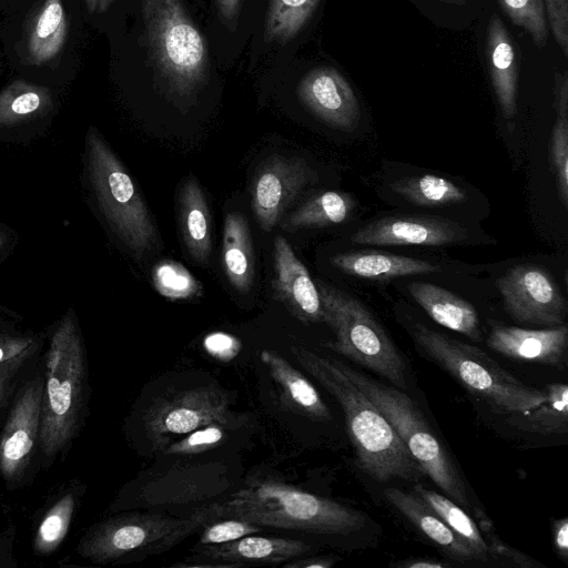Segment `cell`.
<instances>
[{
  "instance_id": "f35d334b",
  "label": "cell",
  "mask_w": 568,
  "mask_h": 568,
  "mask_svg": "<svg viewBox=\"0 0 568 568\" xmlns=\"http://www.w3.org/2000/svg\"><path fill=\"white\" fill-rule=\"evenodd\" d=\"M263 527L236 519V518H222L212 520L204 525L201 534L199 545H216L236 540L241 537L260 532Z\"/></svg>"
},
{
  "instance_id": "7dc6e473",
  "label": "cell",
  "mask_w": 568,
  "mask_h": 568,
  "mask_svg": "<svg viewBox=\"0 0 568 568\" xmlns=\"http://www.w3.org/2000/svg\"><path fill=\"white\" fill-rule=\"evenodd\" d=\"M334 564L335 559L331 557H297L283 564V566L285 568H329Z\"/></svg>"
},
{
  "instance_id": "bcb514c9",
  "label": "cell",
  "mask_w": 568,
  "mask_h": 568,
  "mask_svg": "<svg viewBox=\"0 0 568 568\" xmlns=\"http://www.w3.org/2000/svg\"><path fill=\"white\" fill-rule=\"evenodd\" d=\"M19 241V234L0 222V265L11 255Z\"/></svg>"
},
{
  "instance_id": "681fc988",
  "label": "cell",
  "mask_w": 568,
  "mask_h": 568,
  "mask_svg": "<svg viewBox=\"0 0 568 568\" xmlns=\"http://www.w3.org/2000/svg\"><path fill=\"white\" fill-rule=\"evenodd\" d=\"M400 568H443L446 565L442 561L434 559H409L398 562L397 565Z\"/></svg>"
},
{
  "instance_id": "d590c367",
  "label": "cell",
  "mask_w": 568,
  "mask_h": 568,
  "mask_svg": "<svg viewBox=\"0 0 568 568\" xmlns=\"http://www.w3.org/2000/svg\"><path fill=\"white\" fill-rule=\"evenodd\" d=\"M155 290L171 301L190 300L202 294V284L180 263L161 261L152 270Z\"/></svg>"
},
{
  "instance_id": "6da1fadb",
  "label": "cell",
  "mask_w": 568,
  "mask_h": 568,
  "mask_svg": "<svg viewBox=\"0 0 568 568\" xmlns=\"http://www.w3.org/2000/svg\"><path fill=\"white\" fill-rule=\"evenodd\" d=\"M40 424L41 469L63 459L79 437L90 398L85 345L70 306L45 332Z\"/></svg>"
},
{
  "instance_id": "83f0119b",
  "label": "cell",
  "mask_w": 568,
  "mask_h": 568,
  "mask_svg": "<svg viewBox=\"0 0 568 568\" xmlns=\"http://www.w3.org/2000/svg\"><path fill=\"white\" fill-rule=\"evenodd\" d=\"M67 30L62 0H44L30 27L27 43L29 61L41 65L55 58L64 45Z\"/></svg>"
},
{
  "instance_id": "7402d4cb",
  "label": "cell",
  "mask_w": 568,
  "mask_h": 568,
  "mask_svg": "<svg viewBox=\"0 0 568 568\" xmlns=\"http://www.w3.org/2000/svg\"><path fill=\"white\" fill-rule=\"evenodd\" d=\"M386 499L433 542L459 561L477 559L474 551L414 493L387 488Z\"/></svg>"
},
{
  "instance_id": "4316f807",
  "label": "cell",
  "mask_w": 568,
  "mask_h": 568,
  "mask_svg": "<svg viewBox=\"0 0 568 568\" xmlns=\"http://www.w3.org/2000/svg\"><path fill=\"white\" fill-rule=\"evenodd\" d=\"M182 237L189 254L205 263L212 252L210 212L201 185L193 176L184 182L179 195Z\"/></svg>"
},
{
  "instance_id": "8d00e7d4",
  "label": "cell",
  "mask_w": 568,
  "mask_h": 568,
  "mask_svg": "<svg viewBox=\"0 0 568 568\" xmlns=\"http://www.w3.org/2000/svg\"><path fill=\"white\" fill-rule=\"evenodd\" d=\"M499 4L516 27L526 30L534 43L545 48L548 41V24L542 0H498Z\"/></svg>"
},
{
  "instance_id": "3957f363",
  "label": "cell",
  "mask_w": 568,
  "mask_h": 568,
  "mask_svg": "<svg viewBox=\"0 0 568 568\" xmlns=\"http://www.w3.org/2000/svg\"><path fill=\"white\" fill-rule=\"evenodd\" d=\"M203 509L210 521L236 518L261 527L325 535H348L367 523L362 511L273 479L252 481Z\"/></svg>"
},
{
  "instance_id": "60d3db41",
  "label": "cell",
  "mask_w": 568,
  "mask_h": 568,
  "mask_svg": "<svg viewBox=\"0 0 568 568\" xmlns=\"http://www.w3.org/2000/svg\"><path fill=\"white\" fill-rule=\"evenodd\" d=\"M552 37L565 57L568 54V0H542Z\"/></svg>"
},
{
  "instance_id": "e575fe53",
  "label": "cell",
  "mask_w": 568,
  "mask_h": 568,
  "mask_svg": "<svg viewBox=\"0 0 568 568\" xmlns=\"http://www.w3.org/2000/svg\"><path fill=\"white\" fill-rule=\"evenodd\" d=\"M21 320L0 304V364L45 345V333L21 327Z\"/></svg>"
},
{
  "instance_id": "d6a6232c",
  "label": "cell",
  "mask_w": 568,
  "mask_h": 568,
  "mask_svg": "<svg viewBox=\"0 0 568 568\" xmlns=\"http://www.w3.org/2000/svg\"><path fill=\"white\" fill-rule=\"evenodd\" d=\"M556 121L550 135L549 155L559 200L568 206V75L555 72Z\"/></svg>"
},
{
  "instance_id": "4dcf8cb0",
  "label": "cell",
  "mask_w": 568,
  "mask_h": 568,
  "mask_svg": "<svg viewBox=\"0 0 568 568\" xmlns=\"http://www.w3.org/2000/svg\"><path fill=\"white\" fill-rule=\"evenodd\" d=\"M390 190L417 206H445L468 200L464 189L450 180L433 174L403 178L389 185Z\"/></svg>"
},
{
  "instance_id": "f546056e",
  "label": "cell",
  "mask_w": 568,
  "mask_h": 568,
  "mask_svg": "<svg viewBox=\"0 0 568 568\" xmlns=\"http://www.w3.org/2000/svg\"><path fill=\"white\" fill-rule=\"evenodd\" d=\"M354 197L339 191H326L313 196L293 211L282 223L285 231L324 227L345 222L353 213Z\"/></svg>"
},
{
  "instance_id": "836d02e7",
  "label": "cell",
  "mask_w": 568,
  "mask_h": 568,
  "mask_svg": "<svg viewBox=\"0 0 568 568\" xmlns=\"http://www.w3.org/2000/svg\"><path fill=\"white\" fill-rule=\"evenodd\" d=\"M321 0H272L266 37L285 42L294 38L307 23Z\"/></svg>"
},
{
  "instance_id": "ab89813d",
  "label": "cell",
  "mask_w": 568,
  "mask_h": 568,
  "mask_svg": "<svg viewBox=\"0 0 568 568\" xmlns=\"http://www.w3.org/2000/svg\"><path fill=\"white\" fill-rule=\"evenodd\" d=\"M221 424H211L197 428L181 440L168 446L165 455H193L200 454L217 446L224 438Z\"/></svg>"
},
{
  "instance_id": "b9f144b4",
  "label": "cell",
  "mask_w": 568,
  "mask_h": 568,
  "mask_svg": "<svg viewBox=\"0 0 568 568\" xmlns=\"http://www.w3.org/2000/svg\"><path fill=\"white\" fill-rule=\"evenodd\" d=\"M480 526L489 538V554L491 552L494 555L504 556L523 567H531L534 565V561L526 555L503 542V540L495 534L491 523L488 519L481 518Z\"/></svg>"
},
{
  "instance_id": "ffe728a7",
  "label": "cell",
  "mask_w": 568,
  "mask_h": 568,
  "mask_svg": "<svg viewBox=\"0 0 568 568\" xmlns=\"http://www.w3.org/2000/svg\"><path fill=\"white\" fill-rule=\"evenodd\" d=\"M85 490V484L73 478L49 498L33 534L32 548L36 555L50 556L63 544Z\"/></svg>"
},
{
  "instance_id": "7a4b0ae2",
  "label": "cell",
  "mask_w": 568,
  "mask_h": 568,
  "mask_svg": "<svg viewBox=\"0 0 568 568\" xmlns=\"http://www.w3.org/2000/svg\"><path fill=\"white\" fill-rule=\"evenodd\" d=\"M292 353L341 405L359 468L372 479L417 480L424 471L385 416L341 371L334 358L294 346Z\"/></svg>"
},
{
  "instance_id": "ba28073f",
  "label": "cell",
  "mask_w": 568,
  "mask_h": 568,
  "mask_svg": "<svg viewBox=\"0 0 568 568\" xmlns=\"http://www.w3.org/2000/svg\"><path fill=\"white\" fill-rule=\"evenodd\" d=\"M324 320L335 335L327 347L406 389V365L367 307L357 298L321 280L315 282Z\"/></svg>"
},
{
  "instance_id": "9c48e42d",
  "label": "cell",
  "mask_w": 568,
  "mask_h": 568,
  "mask_svg": "<svg viewBox=\"0 0 568 568\" xmlns=\"http://www.w3.org/2000/svg\"><path fill=\"white\" fill-rule=\"evenodd\" d=\"M153 60L171 91L190 95L207 69V50L180 0H142Z\"/></svg>"
},
{
  "instance_id": "2e32d148",
  "label": "cell",
  "mask_w": 568,
  "mask_h": 568,
  "mask_svg": "<svg viewBox=\"0 0 568 568\" xmlns=\"http://www.w3.org/2000/svg\"><path fill=\"white\" fill-rule=\"evenodd\" d=\"M297 95L314 115L335 129L353 131L359 124L358 99L334 68L320 67L308 72L298 83Z\"/></svg>"
},
{
  "instance_id": "c3c4849f",
  "label": "cell",
  "mask_w": 568,
  "mask_h": 568,
  "mask_svg": "<svg viewBox=\"0 0 568 568\" xmlns=\"http://www.w3.org/2000/svg\"><path fill=\"white\" fill-rule=\"evenodd\" d=\"M222 19L233 22L239 14L241 0H216Z\"/></svg>"
},
{
  "instance_id": "d4e9b609",
  "label": "cell",
  "mask_w": 568,
  "mask_h": 568,
  "mask_svg": "<svg viewBox=\"0 0 568 568\" xmlns=\"http://www.w3.org/2000/svg\"><path fill=\"white\" fill-rule=\"evenodd\" d=\"M53 102L47 87L14 80L0 91V136L44 119Z\"/></svg>"
},
{
  "instance_id": "30bf717a",
  "label": "cell",
  "mask_w": 568,
  "mask_h": 568,
  "mask_svg": "<svg viewBox=\"0 0 568 568\" xmlns=\"http://www.w3.org/2000/svg\"><path fill=\"white\" fill-rule=\"evenodd\" d=\"M42 357L23 379L0 426V476L8 490L29 487L41 469Z\"/></svg>"
},
{
  "instance_id": "484cf974",
  "label": "cell",
  "mask_w": 568,
  "mask_h": 568,
  "mask_svg": "<svg viewBox=\"0 0 568 568\" xmlns=\"http://www.w3.org/2000/svg\"><path fill=\"white\" fill-rule=\"evenodd\" d=\"M222 264L234 290L247 293L255 277V256L247 220L232 212L224 219Z\"/></svg>"
},
{
  "instance_id": "ee69618b",
  "label": "cell",
  "mask_w": 568,
  "mask_h": 568,
  "mask_svg": "<svg viewBox=\"0 0 568 568\" xmlns=\"http://www.w3.org/2000/svg\"><path fill=\"white\" fill-rule=\"evenodd\" d=\"M16 537V526H8L0 535V567H17L12 556V547Z\"/></svg>"
},
{
  "instance_id": "cb8c5ba5",
  "label": "cell",
  "mask_w": 568,
  "mask_h": 568,
  "mask_svg": "<svg viewBox=\"0 0 568 568\" xmlns=\"http://www.w3.org/2000/svg\"><path fill=\"white\" fill-rule=\"evenodd\" d=\"M261 361L280 386L282 397L295 412L314 420H329L332 415L313 384L283 356L270 349L261 353Z\"/></svg>"
},
{
  "instance_id": "f1b7e54d",
  "label": "cell",
  "mask_w": 568,
  "mask_h": 568,
  "mask_svg": "<svg viewBox=\"0 0 568 568\" xmlns=\"http://www.w3.org/2000/svg\"><path fill=\"white\" fill-rule=\"evenodd\" d=\"M546 398L523 413L508 415L506 423L516 429L537 435H560L568 432V387L552 383L545 387Z\"/></svg>"
},
{
  "instance_id": "1f68e13d",
  "label": "cell",
  "mask_w": 568,
  "mask_h": 568,
  "mask_svg": "<svg viewBox=\"0 0 568 568\" xmlns=\"http://www.w3.org/2000/svg\"><path fill=\"white\" fill-rule=\"evenodd\" d=\"M413 493L433 509L444 523L474 551L477 559L486 560L489 548L476 524L454 500L422 484Z\"/></svg>"
},
{
  "instance_id": "e0dca14e",
  "label": "cell",
  "mask_w": 568,
  "mask_h": 568,
  "mask_svg": "<svg viewBox=\"0 0 568 568\" xmlns=\"http://www.w3.org/2000/svg\"><path fill=\"white\" fill-rule=\"evenodd\" d=\"M274 296L304 324L321 323L324 312L316 284L283 236L274 240Z\"/></svg>"
},
{
  "instance_id": "816d5d0a",
  "label": "cell",
  "mask_w": 568,
  "mask_h": 568,
  "mask_svg": "<svg viewBox=\"0 0 568 568\" xmlns=\"http://www.w3.org/2000/svg\"><path fill=\"white\" fill-rule=\"evenodd\" d=\"M114 0H100L98 6V12L105 11Z\"/></svg>"
},
{
  "instance_id": "8fae6325",
  "label": "cell",
  "mask_w": 568,
  "mask_h": 568,
  "mask_svg": "<svg viewBox=\"0 0 568 568\" xmlns=\"http://www.w3.org/2000/svg\"><path fill=\"white\" fill-rule=\"evenodd\" d=\"M495 285L515 321L549 327L565 324L567 301L546 268L517 265L499 276Z\"/></svg>"
},
{
  "instance_id": "7bdbcfd3",
  "label": "cell",
  "mask_w": 568,
  "mask_h": 568,
  "mask_svg": "<svg viewBox=\"0 0 568 568\" xmlns=\"http://www.w3.org/2000/svg\"><path fill=\"white\" fill-rule=\"evenodd\" d=\"M204 347L213 356L229 359L237 353L240 343L235 337L217 332L205 337Z\"/></svg>"
},
{
  "instance_id": "52a82bcc",
  "label": "cell",
  "mask_w": 568,
  "mask_h": 568,
  "mask_svg": "<svg viewBox=\"0 0 568 568\" xmlns=\"http://www.w3.org/2000/svg\"><path fill=\"white\" fill-rule=\"evenodd\" d=\"M209 521L203 508L189 518L120 514L92 525L79 539L75 550L97 565L136 561L171 549Z\"/></svg>"
},
{
  "instance_id": "9a60e30c",
  "label": "cell",
  "mask_w": 568,
  "mask_h": 568,
  "mask_svg": "<svg viewBox=\"0 0 568 568\" xmlns=\"http://www.w3.org/2000/svg\"><path fill=\"white\" fill-rule=\"evenodd\" d=\"M303 540L244 536L236 540L216 545H196L194 552L200 562H179L172 567L185 568H239L250 566H278L311 551Z\"/></svg>"
},
{
  "instance_id": "5b68a950",
  "label": "cell",
  "mask_w": 568,
  "mask_h": 568,
  "mask_svg": "<svg viewBox=\"0 0 568 568\" xmlns=\"http://www.w3.org/2000/svg\"><path fill=\"white\" fill-rule=\"evenodd\" d=\"M416 345L465 389L497 413L511 415L530 409L546 392L526 385L483 349L454 339L420 323L412 327Z\"/></svg>"
},
{
  "instance_id": "f907efd6",
  "label": "cell",
  "mask_w": 568,
  "mask_h": 568,
  "mask_svg": "<svg viewBox=\"0 0 568 568\" xmlns=\"http://www.w3.org/2000/svg\"><path fill=\"white\" fill-rule=\"evenodd\" d=\"M100 0H83L89 12H95L98 10Z\"/></svg>"
},
{
  "instance_id": "5bb4252c",
  "label": "cell",
  "mask_w": 568,
  "mask_h": 568,
  "mask_svg": "<svg viewBox=\"0 0 568 568\" xmlns=\"http://www.w3.org/2000/svg\"><path fill=\"white\" fill-rule=\"evenodd\" d=\"M468 230L452 220L433 215H395L373 221L351 237L355 244L444 246L464 242Z\"/></svg>"
},
{
  "instance_id": "74e56055",
  "label": "cell",
  "mask_w": 568,
  "mask_h": 568,
  "mask_svg": "<svg viewBox=\"0 0 568 568\" xmlns=\"http://www.w3.org/2000/svg\"><path fill=\"white\" fill-rule=\"evenodd\" d=\"M43 348L0 364V426L20 384L41 362Z\"/></svg>"
},
{
  "instance_id": "ac0fdd59",
  "label": "cell",
  "mask_w": 568,
  "mask_h": 568,
  "mask_svg": "<svg viewBox=\"0 0 568 568\" xmlns=\"http://www.w3.org/2000/svg\"><path fill=\"white\" fill-rule=\"evenodd\" d=\"M487 345L503 356L561 367L568 347V327L562 324L545 329H526L495 324Z\"/></svg>"
},
{
  "instance_id": "7c38bea8",
  "label": "cell",
  "mask_w": 568,
  "mask_h": 568,
  "mask_svg": "<svg viewBox=\"0 0 568 568\" xmlns=\"http://www.w3.org/2000/svg\"><path fill=\"white\" fill-rule=\"evenodd\" d=\"M229 398L214 386L187 389L152 406L145 415V429L158 445L171 436L185 435L211 424H225Z\"/></svg>"
},
{
  "instance_id": "f6af8a7d",
  "label": "cell",
  "mask_w": 568,
  "mask_h": 568,
  "mask_svg": "<svg viewBox=\"0 0 568 568\" xmlns=\"http://www.w3.org/2000/svg\"><path fill=\"white\" fill-rule=\"evenodd\" d=\"M554 545L559 558L564 561L568 559V519L566 517L557 519L552 525Z\"/></svg>"
},
{
  "instance_id": "f5cc1de1",
  "label": "cell",
  "mask_w": 568,
  "mask_h": 568,
  "mask_svg": "<svg viewBox=\"0 0 568 568\" xmlns=\"http://www.w3.org/2000/svg\"><path fill=\"white\" fill-rule=\"evenodd\" d=\"M429 1H438L452 6H463L465 4V0H429Z\"/></svg>"
},
{
  "instance_id": "4fadbf2b",
  "label": "cell",
  "mask_w": 568,
  "mask_h": 568,
  "mask_svg": "<svg viewBox=\"0 0 568 568\" xmlns=\"http://www.w3.org/2000/svg\"><path fill=\"white\" fill-rule=\"evenodd\" d=\"M315 178L303 159L270 156L257 171L252 187V210L260 227L272 231L288 205Z\"/></svg>"
},
{
  "instance_id": "603a6c76",
  "label": "cell",
  "mask_w": 568,
  "mask_h": 568,
  "mask_svg": "<svg viewBox=\"0 0 568 568\" xmlns=\"http://www.w3.org/2000/svg\"><path fill=\"white\" fill-rule=\"evenodd\" d=\"M331 264L346 274L373 280L430 274L442 271L440 265L425 260L376 251L339 253L331 258Z\"/></svg>"
},
{
  "instance_id": "d6986e66",
  "label": "cell",
  "mask_w": 568,
  "mask_h": 568,
  "mask_svg": "<svg viewBox=\"0 0 568 568\" xmlns=\"http://www.w3.org/2000/svg\"><path fill=\"white\" fill-rule=\"evenodd\" d=\"M509 31L497 13L487 24L485 55L498 105L506 120L517 114L518 60Z\"/></svg>"
},
{
  "instance_id": "277c9868",
  "label": "cell",
  "mask_w": 568,
  "mask_h": 568,
  "mask_svg": "<svg viewBox=\"0 0 568 568\" xmlns=\"http://www.w3.org/2000/svg\"><path fill=\"white\" fill-rule=\"evenodd\" d=\"M82 184L90 205L121 243L141 257L158 243L149 209L103 135L90 126L82 153Z\"/></svg>"
},
{
  "instance_id": "8992f818",
  "label": "cell",
  "mask_w": 568,
  "mask_h": 568,
  "mask_svg": "<svg viewBox=\"0 0 568 568\" xmlns=\"http://www.w3.org/2000/svg\"><path fill=\"white\" fill-rule=\"evenodd\" d=\"M335 362L385 416L424 474L448 498L468 508L466 487L456 466L413 399L400 388L372 378L341 361Z\"/></svg>"
},
{
  "instance_id": "44dd1931",
  "label": "cell",
  "mask_w": 568,
  "mask_h": 568,
  "mask_svg": "<svg viewBox=\"0 0 568 568\" xmlns=\"http://www.w3.org/2000/svg\"><path fill=\"white\" fill-rule=\"evenodd\" d=\"M408 290L433 321L470 339H480L478 314L468 301L430 283L413 282Z\"/></svg>"
}]
</instances>
